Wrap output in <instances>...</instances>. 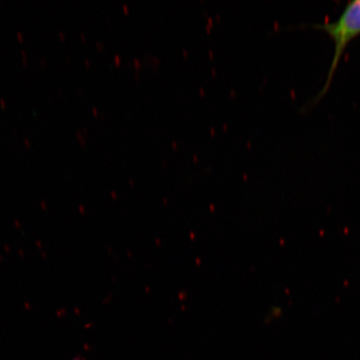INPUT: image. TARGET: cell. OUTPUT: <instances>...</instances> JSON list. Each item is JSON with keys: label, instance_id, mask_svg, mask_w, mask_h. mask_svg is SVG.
Listing matches in <instances>:
<instances>
[{"label": "cell", "instance_id": "obj_1", "mask_svg": "<svg viewBox=\"0 0 360 360\" xmlns=\"http://www.w3.org/2000/svg\"><path fill=\"white\" fill-rule=\"evenodd\" d=\"M312 28L325 31L335 44L334 56H333L330 69H328L325 84L314 98L313 102L318 103L326 96L330 88L333 79L339 66L342 56L351 41L360 35V0L349 1L340 13L339 18L333 22H325L322 24H314Z\"/></svg>", "mask_w": 360, "mask_h": 360}]
</instances>
